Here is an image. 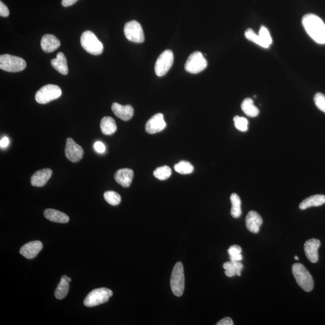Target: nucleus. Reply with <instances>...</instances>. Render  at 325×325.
Returning a JSON list of instances; mask_svg holds the SVG:
<instances>
[{
    "label": "nucleus",
    "instance_id": "f257e3e1",
    "mask_svg": "<svg viewBox=\"0 0 325 325\" xmlns=\"http://www.w3.org/2000/svg\"><path fill=\"white\" fill-rule=\"evenodd\" d=\"M302 24L316 43L325 44V23L321 18L311 14L305 15L302 18Z\"/></svg>",
    "mask_w": 325,
    "mask_h": 325
},
{
    "label": "nucleus",
    "instance_id": "f03ea898",
    "mask_svg": "<svg viewBox=\"0 0 325 325\" xmlns=\"http://www.w3.org/2000/svg\"><path fill=\"white\" fill-rule=\"evenodd\" d=\"M292 273L298 284L306 292L314 288L313 277L306 267L301 263H295L292 266Z\"/></svg>",
    "mask_w": 325,
    "mask_h": 325
},
{
    "label": "nucleus",
    "instance_id": "7ed1b4c3",
    "mask_svg": "<svg viewBox=\"0 0 325 325\" xmlns=\"http://www.w3.org/2000/svg\"><path fill=\"white\" fill-rule=\"evenodd\" d=\"M80 43L83 49L91 54L98 56L103 53V44L91 31L88 30L83 33L80 38Z\"/></svg>",
    "mask_w": 325,
    "mask_h": 325
},
{
    "label": "nucleus",
    "instance_id": "20e7f679",
    "mask_svg": "<svg viewBox=\"0 0 325 325\" xmlns=\"http://www.w3.org/2000/svg\"><path fill=\"white\" fill-rule=\"evenodd\" d=\"M185 287V277L184 267L182 263L178 262L173 269L170 279V287L173 293L178 297H180L184 293Z\"/></svg>",
    "mask_w": 325,
    "mask_h": 325
},
{
    "label": "nucleus",
    "instance_id": "39448f33",
    "mask_svg": "<svg viewBox=\"0 0 325 325\" xmlns=\"http://www.w3.org/2000/svg\"><path fill=\"white\" fill-rule=\"evenodd\" d=\"M113 292L107 288H99L92 291L84 300V305L88 307H93L108 302L112 297Z\"/></svg>",
    "mask_w": 325,
    "mask_h": 325
},
{
    "label": "nucleus",
    "instance_id": "423d86ee",
    "mask_svg": "<svg viewBox=\"0 0 325 325\" xmlns=\"http://www.w3.org/2000/svg\"><path fill=\"white\" fill-rule=\"evenodd\" d=\"M26 67L27 64L22 57L10 54H2L0 56V68L5 71L20 72Z\"/></svg>",
    "mask_w": 325,
    "mask_h": 325
},
{
    "label": "nucleus",
    "instance_id": "0eeeda50",
    "mask_svg": "<svg viewBox=\"0 0 325 325\" xmlns=\"http://www.w3.org/2000/svg\"><path fill=\"white\" fill-rule=\"evenodd\" d=\"M62 93L61 89L58 86L47 85L42 87L36 93L35 99L39 104H47L59 98Z\"/></svg>",
    "mask_w": 325,
    "mask_h": 325
},
{
    "label": "nucleus",
    "instance_id": "6e6552de",
    "mask_svg": "<svg viewBox=\"0 0 325 325\" xmlns=\"http://www.w3.org/2000/svg\"><path fill=\"white\" fill-rule=\"evenodd\" d=\"M207 67V62L203 54L200 51L193 52L188 57L185 64L186 71L191 74H198Z\"/></svg>",
    "mask_w": 325,
    "mask_h": 325
},
{
    "label": "nucleus",
    "instance_id": "1a4fd4ad",
    "mask_svg": "<svg viewBox=\"0 0 325 325\" xmlns=\"http://www.w3.org/2000/svg\"><path fill=\"white\" fill-rule=\"evenodd\" d=\"M124 30L125 37L128 41L135 43H142L145 41L142 27L136 21L126 23Z\"/></svg>",
    "mask_w": 325,
    "mask_h": 325
},
{
    "label": "nucleus",
    "instance_id": "9d476101",
    "mask_svg": "<svg viewBox=\"0 0 325 325\" xmlns=\"http://www.w3.org/2000/svg\"><path fill=\"white\" fill-rule=\"evenodd\" d=\"M174 62V54L171 50L167 49L162 52L157 59L155 65V72L158 77L166 74Z\"/></svg>",
    "mask_w": 325,
    "mask_h": 325
},
{
    "label": "nucleus",
    "instance_id": "9b49d317",
    "mask_svg": "<svg viewBox=\"0 0 325 325\" xmlns=\"http://www.w3.org/2000/svg\"><path fill=\"white\" fill-rule=\"evenodd\" d=\"M65 151L67 159L73 162L80 161L84 156L83 148L70 138L67 139Z\"/></svg>",
    "mask_w": 325,
    "mask_h": 325
},
{
    "label": "nucleus",
    "instance_id": "f8f14e48",
    "mask_svg": "<svg viewBox=\"0 0 325 325\" xmlns=\"http://www.w3.org/2000/svg\"><path fill=\"white\" fill-rule=\"evenodd\" d=\"M166 127L163 115L157 114L148 120L145 125L146 132L149 134H156L162 132Z\"/></svg>",
    "mask_w": 325,
    "mask_h": 325
},
{
    "label": "nucleus",
    "instance_id": "ddd939ff",
    "mask_svg": "<svg viewBox=\"0 0 325 325\" xmlns=\"http://www.w3.org/2000/svg\"><path fill=\"white\" fill-rule=\"evenodd\" d=\"M321 244L320 240L316 239V238H312V239L306 241L304 245V250H305L306 257L311 263H316L318 261V250Z\"/></svg>",
    "mask_w": 325,
    "mask_h": 325
},
{
    "label": "nucleus",
    "instance_id": "4468645a",
    "mask_svg": "<svg viewBox=\"0 0 325 325\" xmlns=\"http://www.w3.org/2000/svg\"><path fill=\"white\" fill-rule=\"evenodd\" d=\"M43 248V243L40 241H32L22 246L20 254L26 258L32 259L38 255Z\"/></svg>",
    "mask_w": 325,
    "mask_h": 325
},
{
    "label": "nucleus",
    "instance_id": "2eb2a0df",
    "mask_svg": "<svg viewBox=\"0 0 325 325\" xmlns=\"http://www.w3.org/2000/svg\"><path fill=\"white\" fill-rule=\"evenodd\" d=\"M246 226L250 232L256 234L259 231V228L263 224V219L257 212L250 211L249 212L246 219Z\"/></svg>",
    "mask_w": 325,
    "mask_h": 325
},
{
    "label": "nucleus",
    "instance_id": "dca6fc26",
    "mask_svg": "<svg viewBox=\"0 0 325 325\" xmlns=\"http://www.w3.org/2000/svg\"><path fill=\"white\" fill-rule=\"evenodd\" d=\"M112 110L117 117L124 121H128L133 116L134 109L130 105L123 106V105L115 103L112 104Z\"/></svg>",
    "mask_w": 325,
    "mask_h": 325
},
{
    "label": "nucleus",
    "instance_id": "f3484780",
    "mask_svg": "<svg viewBox=\"0 0 325 325\" xmlns=\"http://www.w3.org/2000/svg\"><path fill=\"white\" fill-rule=\"evenodd\" d=\"M52 171L51 169H43L36 172L31 177V184L35 187H43L50 179Z\"/></svg>",
    "mask_w": 325,
    "mask_h": 325
},
{
    "label": "nucleus",
    "instance_id": "a211bd4d",
    "mask_svg": "<svg viewBox=\"0 0 325 325\" xmlns=\"http://www.w3.org/2000/svg\"><path fill=\"white\" fill-rule=\"evenodd\" d=\"M134 177L133 170L124 168L117 170L115 174V180L122 187H130L133 182Z\"/></svg>",
    "mask_w": 325,
    "mask_h": 325
},
{
    "label": "nucleus",
    "instance_id": "6ab92c4d",
    "mask_svg": "<svg viewBox=\"0 0 325 325\" xmlns=\"http://www.w3.org/2000/svg\"><path fill=\"white\" fill-rule=\"evenodd\" d=\"M41 46L44 52H51L59 48L60 41L56 36L47 34L42 38Z\"/></svg>",
    "mask_w": 325,
    "mask_h": 325
},
{
    "label": "nucleus",
    "instance_id": "aec40b11",
    "mask_svg": "<svg viewBox=\"0 0 325 325\" xmlns=\"http://www.w3.org/2000/svg\"><path fill=\"white\" fill-rule=\"evenodd\" d=\"M44 216L51 222L65 224L70 221V217L66 214L54 209H46L44 211Z\"/></svg>",
    "mask_w": 325,
    "mask_h": 325
},
{
    "label": "nucleus",
    "instance_id": "412c9836",
    "mask_svg": "<svg viewBox=\"0 0 325 325\" xmlns=\"http://www.w3.org/2000/svg\"><path fill=\"white\" fill-rule=\"evenodd\" d=\"M51 64L52 67L57 70L62 75H67L68 73V67L67 60L65 54L62 52L57 53L56 59L51 60Z\"/></svg>",
    "mask_w": 325,
    "mask_h": 325
},
{
    "label": "nucleus",
    "instance_id": "4be33fe9",
    "mask_svg": "<svg viewBox=\"0 0 325 325\" xmlns=\"http://www.w3.org/2000/svg\"><path fill=\"white\" fill-rule=\"evenodd\" d=\"M325 203V196L315 195L306 198L300 204L301 209H305L312 207H319Z\"/></svg>",
    "mask_w": 325,
    "mask_h": 325
},
{
    "label": "nucleus",
    "instance_id": "5701e85b",
    "mask_svg": "<svg viewBox=\"0 0 325 325\" xmlns=\"http://www.w3.org/2000/svg\"><path fill=\"white\" fill-rule=\"evenodd\" d=\"M225 270V274L229 277H234L235 275L241 276L243 265L240 261L233 262L232 261L226 262L223 265Z\"/></svg>",
    "mask_w": 325,
    "mask_h": 325
},
{
    "label": "nucleus",
    "instance_id": "b1692460",
    "mask_svg": "<svg viewBox=\"0 0 325 325\" xmlns=\"http://www.w3.org/2000/svg\"><path fill=\"white\" fill-rule=\"evenodd\" d=\"M100 127L102 133L105 135H112L116 132V122L112 117L106 116L101 119Z\"/></svg>",
    "mask_w": 325,
    "mask_h": 325
},
{
    "label": "nucleus",
    "instance_id": "393cba45",
    "mask_svg": "<svg viewBox=\"0 0 325 325\" xmlns=\"http://www.w3.org/2000/svg\"><path fill=\"white\" fill-rule=\"evenodd\" d=\"M241 108L248 116L254 117L258 116L259 110L255 105L251 98H246L244 99L241 105Z\"/></svg>",
    "mask_w": 325,
    "mask_h": 325
},
{
    "label": "nucleus",
    "instance_id": "a878e982",
    "mask_svg": "<svg viewBox=\"0 0 325 325\" xmlns=\"http://www.w3.org/2000/svg\"><path fill=\"white\" fill-rule=\"evenodd\" d=\"M232 202V208L231 209V214L234 218H238L242 214L241 209V200L239 196L236 193H232L230 197Z\"/></svg>",
    "mask_w": 325,
    "mask_h": 325
},
{
    "label": "nucleus",
    "instance_id": "bb28decb",
    "mask_svg": "<svg viewBox=\"0 0 325 325\" xmlns=\"http://www.w3.org/2000/svg\"><path fill=\"white\" fill-rule=\"evenodd\" d=\"M69 282L64 279H61L58 285H57L56 291H55V297L57 300H61L66 297L68 291H69Z\"/></svg>",
    "mask_w": 325,
    "mask_h": 325
},
{
    "label": "nucleus",
    "instance_id": "cd10ccee",
    "mask_svg": "<svg viewBox=\"0 0 325 325\" xmlns=\"http://www.w3.org/2000/svg\"><path fill=\"white\" fill-rule=\"evenodd\" d=\"M175 171L180 174H190L194 170V167L190 162L186 161H181L174 166Z\"/></svg>",
    "mask_w": 325,
    "mask_h": 325
},
{
    "label": "nucleus",
    "instance_id": "c85d7f7f",
    "mask_svg": "<svg viewBox=\"0 0 325 325\" xmlns=\"http://www.w3.org/2000/svg\"><path fill=\"white\" fill-rule=\"evenodd\" d=\"M154 176L159 180H166L172 175V170L170 167L167 166H162L157 167L154 170Z\"/></svg>",
    "mask_w": 325,
    "mask_h": 325
},
{
    "label": "nucleus",
    "instance_id": "c756f323",
    "mask_svg": "<svg viewBox=\"0 0 325 325\" xmlns=\"http://www.w3.org/2000/svg\"><path fill=\"white\" fill-rule=\"evenodd\" d=\"M104 197L107 203L114 206L119 205L121 201V197L119 194L114 191H107L104 194Z\"/></svg>",
    "mask_w": 325,
    "mask_h": 325
},
{
    "label": "nucleus",
    "instance_id": "7c9ffc66",
    "mask_svg": "<svg viewBox=\"0 0 325 325\" xmlns=\"http://www.w3.org/2000/svg\"><path fill=\"white\" fill-rule=\"evenodd\" d=\"M258 35L263 42L264 48H268L272 43V39L268 30L262 26L259 30Z\"/></svg>",
    "mask_w": 325,
    "mask_h": 325
},
{
    "label": "nucleus",
    "instance_id": "2f4dec72",
    "mask_svg": "<svg viewBox=\"0 0 325 325\" xmlns=\"http://www.w3.org/2000/svg\"><path fill=\"white\" fill-rule=\"evenodd\" d=\"M234 122L235 128L240 132H245L248 130V121L244 117L238 116L234 117Z\"/></svg>",
    "mask_w": 325,
    "mask_h": 325
},
{
    "label": "nucleus",
    "instance_id": "473e14b6",
    "mask_svg": "<svg viewBox=\"0 0 325 325\" xmlns=\"http://www.w3.org/2000/svg\"><path fill=\"white\" fill-rule=\"evenodd\" d=\"M245 35L246 38H247L249 41L253 42V43L257 44L259 46L264 48V45L260 37H259L258 35H256L253 30L251 29V28H248V29L246 30Z\"/></svg>",
    "mask_w": 325,
    "mask_h": 325
},
{
    "label": "nucleus",
    "instance_id": "72a5a7b5",
    "mask_svg": "<svg viewBox=\"0 0 325 325\" xmlns=\"http://www.w3.org/2000/svg\"><path fill=\"white\" fill-rule=\"evenodd\" d=\"M314 103L318 108L325 114V95L322 93H317L314 98Z\"/></svg>",
    "mask_w": 325,
    "mask_h": 325
},
{
    "label": "nucleus",
    "instance_id": "f704fd0d",
    "mask_svg": "<svg viewBox=\"0 0 325 325\" xmlns=\"http://www.w3.org/2000/svg\"><path fill=\"white\" fill-rule=\"evenodd\" d=\"M230 256L238 255L242 253V248L238 245H232L228 250Z\"/></svg>",
    "mask_w": 325,
    "mask_h": 325
},
{
    "label": "nucleus",
    "instance_id": "c9c22d12",
    "mask_svg": "<svg viewBox=\"0 0 325 325\" xmlns=\"http://www.w3.org/2000/svg\"><path fill=\"white\" fill-rule=\"evenodd\" d=\"M9 15V9L3 2L0 1V16L2 17H7Z\"/></svg>",
    "mask_w": 325,
    "mask_h": 325
},
{
    "label": "nucleus",
    "instance_id": "e433bc0d",
    "mask_svg": "<svg viewBox=\"0 0 325 325\" xmlns=\"http://www.w3.org/2000/svg\"><path fill=\"white\" fill-rule=\"evenodd\" d=\"M94 148H95V151L98 152V153H104L106 151V146H105L103 143H102L100 141H96V142L94 144Z\"/></svg>",
    "mask_w": 325,
    "mask_h": 325
},
{
    "label": "nucleus",
    "instance_id": "4c0bfd02",
    "mask_svg": "<svg viewBox=\"0 0 325 325\" xmlns=\"http://www.w3.org/2000/svg\"><path fill=\"white\" fill-rule=\"evenodd\" d=\"M234 325V323H233L232 320L230 318H225L224 319H222L218 322V323L217 324V325Z\"/></svg>",
    "mask_w": 325,
    "mask_h": 325
},
{
    "label": "nucleus",
    "instance_id": "58836bf2",
    "mask_svg": "<svg viewBox=\"0 0 325 325\" xmlns=\"http://www.w3.org/2000/svg\"><path fill=\"white\" fill-rule=\"evenodd\" d=\"M78 0H62V5L64 7H68L74 4Z\"/></svg>",
    "mask_w": 325,
    "mask_h": 325
},
{
    "label": "nucleus",
    "instance_id": "ea45409f",
    "mask_svg": "<svg viewBox=\"0 0 325 325\" xmlns=\"http://www.w3.org/2000/svg\"><path fill=\"white\" fill-rule=\"evenodd\" d=\"M9 139L7 137H4L1 139V141H0V146L1 148H6L8 145H9Z\"/></svg>",
    "mask_w": 325,
    "mask_h": 325
},
{
    "label": "nucleus",
    "instance_id": "a19ab883",
    "mask_svg": "<svg viewBox=\"0 0 325 325\" xmlns=\"http://www.w3.org/2000/svg\"><path fill=\"white\" fill-rule=\"evenodd\" d=\"M230 261L233 262L241 261L243 259V256L242 254H238V255L230 256Z\"/></svg>",
    "mask_w": 325,
    "mask_h": 325
},
{
    "label": "nucleus",
    "instance_id": "79ce46f5",
    "mask_svg": "<svg viewBox=\"0 0 325 325\" xmlns=\"http://www.w3.org/2000/svg\"><path fill=\"white\" fill-rule=\"evenodd\" d=\"M62 279H64L66 280L68 282H71V279H70V278L68 277L67 276V275H64V276L62 277Z\"/></svg>",
    "mask_w": 325,
    "mask_h": 325
},
{
    "label": "nucleus",
    "instance_id": "37998d69",
    "mask_svg": "<svg viewBox=\"0 0 325 325\" xmlns=\"http://www.w3.org/2000/svg\"><path fill=\"white\" fill-rule=\"evenodd\" d=\"M295 259H296V260H299V257L298 256H295Z\"/></svg>",
    "mask_w": 325,
    "mask_h": 325
}]
</instances>
